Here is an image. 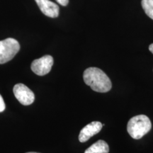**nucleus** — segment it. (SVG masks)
<instances>
[{
  "label": "nucleus",
  "instance_id": "10",
  "mask_svg": "<svg viewBox=\"0 0 153 153\" xmlns=\"http://www.w3.org/2000/svg\"><path fill=\"white\" fill-rule=\"evenodd\" d=\"M5 103H4V99L2 98V97H1V94H0V113L1 112H3L5 110Z\"/></svg>",
  "mask_w": 153,
  "mask_h": 153
},
{
  "label": "nucleus",
  "instance_id": "13",
  "mask_svg": "<svg viewBox=\"0 0 153 153\" xmlns=\"http://www.w3.org/2000/svg\"><path fill=\"white\" fill-rule=\"evenodd\" d=\"M26 153H39V152H26Z\"/></svg>",
  "mask_w": 153,
  "mask_h": 153
},
{
  "label": "nucleus",
  "instance_id": "8",
  "mask_svg": "<svg viewBox=\"0 0 153 153\" xmlns=\"http://www.w3.org/2000/svg\"><path fill=\"white\" fill-rule=\"evenodd\" d=\"M109 147L106 142L99 140L87 149L85 153H108Z\"/></svg>",
  "mask_w": 153,
  "mask_h": 153
},
{
  "label": "nucleus",
  "instance_id": "5",
  "mask_svg": "<svg viewBox=\"0 0 153 153\" xmlns=\"http://www.w3.org/2000/svg\"><path fill=\"white\" fill-rule=\"evenodd\" d=\"M14 96L17 100L24 106H28L35 101V95L28 87L24 84H17L13 89Z\"/></svg>",
  "mask_w": 153,
  "mask_h": 153
},
{
  "label": "nucleus",
  "instance_id": "11",
  "mask_svg": "<svg viewBox=\"0 0 153 153\" xmlns=\"http://www.w3.org/2000/svg\"><path fill=\"white\" fill-rule=\"evenodd\" d=\"M56 1L59 4L62 5L63 7H65L69 3V0H56Z\"/></svg>",
  "mask_w": 153,
  "mask_h": 153
},
{
  "label": "nucleus",
  "instance_id": "12",
  "mask_svg": "<svg viewBox=\"0 0 153 153\" xmlns=\"http://www.w3.org/2000/svg\"><path fill=\"white\" fill-rule=\"evenodd\" d=\"M149 50H150V52L152 53V54H153V43L150 44V46H149Z\"/></svg>",
  "mask_w": 153,
  "mask_h": 153
},
{
  "label": "nucleus",
  "instance_id": "7",
  "mask_svg": "<svg viewBox=\"0 0 153 153\" xmlns=\"http://www.w3.org/2000/svg\"><path fill=\"white\" fill-rule=\"evenodd\" d=\"M39 9L43 14L51 18L58 16L60 9L56 4L50 0H35Z\"/></svg>",
  "mask_w": 153,
  "mask_h": 153
},
{
  "label": "nucleus",
  "instance_id": "3",
  "mask_svg": "<svg viewBox=\"0 0 153 153\" xmlns=\"http://www.w3.org/2000/svg\"><path fill=\"white\" fill-rule=\"evenodd\" d=\"M20 50L19 42L9 38L0 41V64H4L14 58Z\"/></svg>",
  "mask_w": 153,
  "mask_h": 153
},
{
  "label": "nucleus",
  "instance_id": "4",
  "mask_svg": "<svg viewBox=\"0 0 153 153\" xmlns=\"http://www.w3.org/2000/svg\"><path fill=\"white\" fill-rule=\"evenodd\" d=\"M53 62V57L51 55H46L41 58L36 59L31 63V70L37 75L43 76L51 72Z\"/></svg>",
  "mask_w": 153,
  "mask_h": 153
},
{
  "label": "nucleus",
  "instance_id": "1",
  "mask_svg": "<svg viewBox=\"0 0 153 153\" xmlns=\"http://www.w3.org/2000/svg\"><path fill=\"white\" fill-rule=\"evenodd\" d=\"M85 84L94 91L106 93L111 89L112 84L106 74L97 68L86 69L83 74Z\"/></svg>",
  "mask_w": 153,
  "mask_h": 153
},
{
  "label": "nucleus",
  "instance_id": "6",
  "mask_svg": "<svg viewBox=\"0 0 153 153\" xmlns=\"http://www.w3.org/2000/svg\"><path fill=\"white\" fill-rule=\"evenodd\" d=\"M103 125L99 121H93L87 124L80 131L79 140L80 143H85L89 140L91 137L99 133L102 128Z\"/></svg>",
  "mask_w": 153,
  "mask_h": 153
},
{
  "label": "nucleus",
  "instance_id": "9",
  "mask_svg": "<svg viewBox=\"0 0 153 153\" xmlns=\"http://www.w3.org/2000/svg\"><path fill=\"white\" fill-rule=\"evenodd\" d=\"M141 4L145 14L153 20V0H142Z\"/></svg>",
  "mask_w": 153,
  "mask_h": 153
},
{
  "label": "nucleus",
  "instance_id": "2",
  "mask_svg": "<svg viewBox=\"0 0 153 153\" xmlns=\"http://www.w3.org/2000/svg\"><path fill=\"white\" fill-rule=\"evenodd\" d=\"M152 128V123L148 116L138 115L131 118L127 125V131L133 139L139 140Z\"/></svg>",
  "mask_w": 153,
  "mask_h": 153
}]
</instances>
